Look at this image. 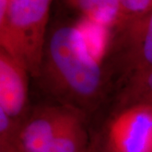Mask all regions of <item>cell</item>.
<instances>
[{
  "mask_svg": "<svg viewBox=\"0 0 152 152\" xmlns=\"http://www.w3.org/2000/svg\"><path fill=\"white\" fill-rule=\"evenodd\" d=\"M119 3L124 20L141 15L152 10V0H119Z\"/></svg>",
  "mask_w": 152,
  "mask_h": 152,
  "instance_id": "cell-10",
  "label": "cell"
},
{
  "mask_svg": "<svg viewBox=\"0 0 152 152\" xmlns=\"http://www.w3.org/2000/svg\"><path fill=\"white\" fill-rule=\"evenodd\" d=\"M88 137L81 115L49 143L43 152H86Z\"/></svg>",
  "mask_w": 152,
  "mask_h": 152,
  "instance_id": "cell-8",
  "label": "cell"
},
{
  "mask_svg": "<svg viewBox=\"0 0 152 152\" xmlns=\"http://www.w3.org/2000/svg\"><path fill=\"white\" fill-rule=\"evenodd\" d=\"M80 116L74 107H45L20 124L15 145L19 152H43L66 126Z\"/></svg>",
  "mask_w": 152,
  "mask_h": 152,
  "instance_id": "cell-4",
  "label": "cell"
},
{
  "mask_svg": "<svg viewBox=\"0 0 152 152\" xmlns=\"http://www.w3.org/2000/svg\"><path fill=\"white\" fill-rule=\"evenodd\" d=\"M150 106H151V107H152V103H151V105H150Z\"/></svg>",
  "mask_w": 152,
  "mask_h": 152,
  "instance_id": "cell-12",
  "label": "cell"
},
{
  "mask_svg": "<svg viewBox=\"0 0 152 152\" xmlns=\"http://www.w3.org/2000/svg\"><path fill=\"white\" fill-rule=\"evenodd\" d=\"M28 71L0 49V109L19 122L28 102Z\"/></svg>",
  "mask_w": 152,
  "mask_h": 152,
  "instance_id": "cell-6",
  "label": "cell"
},
{
  "mask_svg": "<svg viewBox=\"0 0 152 152\" xmlns=\"http://www.w3.org/2000/svg\"><path fill=\"white\" fill-rule=\"evenodd\" d=\"M115 27L132 73L151 69L152 10L139 16L127 18Z\"/></svg>",
  "mask_w": 152,
  "mask_h": 152,
  "instance_id": "cell-5",
  "label": "cell"
},
{
  "mask_svg": "<svg viewBox=\"0 0 152 152\" xmlns=\"http://www.w3.org/2000/svg\"><path fill=\"white\" fill-rule=\"evenodd\" d=\"M108 152H152V107L134 104L118 115L108 131Z\"/></svg>",
  "mask_w": 152,
  "mask_h": 152,
  "instance_id": "cell-3",
  "label": "cell"
},
{
  "mask_svg": "<svg viewBox=\"0 0 152 152\" xmlns=\"http://www.w3.org/2000/svg\"><path fill=\"white\" fill-rule=\"evenodd\" d=\"M0 152H19L15 145L10 142L0 141Z\"/></svg>",
  "mask_w": 152,
  "mask_h": 152,
  "instance_id": "cell-11",
  "label": "cell"
},
{
  "mask_svg": "<svg viewBox=\"0 0 152 152\" xmlns=\"http://www.w3.org/2000/svg\"><path fill=\"white\" fill-rule=\"evenodd\" d=\"M99 60L80 23L55 30L49 38L43 63L55 91L71 103L85 107L94 102L102 91V72Z\"/></svg>",
  "mask_w": 152,
  "mask_h": 152,
  "instance_id": "cell-1",
  "label": "cell"
},
{
  "mask_svg": "<svg viewBox=\"0 0 152 152\" xmlns=\"http://www.w3.org/2000/svg\"><path fill=\"white\" fill-rule=\"evenodd\" d=\"M85 20L108 29L124 20L119 0H66Z\"/></svg>",
  "mask_w": 152,
  "mask_h": 152,
  "instance_id": "cell-7",
  "label": "cell"
},
{
  "mask_svg": "<svg viewBox=\"0 0 152 152\" xmlns=\"http://www.w3.org/2000/svg\"><path fill=\"white\" fill-rule=\"evenodd\" d=\"M127 97L134 104L152 103V68L132 75Z\"/></svg>",
  "mask_w": 152,
  "mask_h": 152,
  "instance_id": "cell-9",
  "label": "cell"
},
{
  "mask_svg": "<svg viewBox=\"0 0 152 152\" xmlns=\"http://www.w3.org/2000/svg\"><path fill=\"white\" fill-rule=\"evenodd\" d=\"M52 0H0L1 48L40 75Z\"/></svg>",
  "mask_w": 152,
  "mask_h": 152,
  "instance_id": "cell-2",
  "label": "cell"
},
{
  "mask_svg": "<svg viewBox=\"0 0 152 152\" xmlns=\"http://www.w3.org/2000/svg\"><path fill=\"white\" fill-rule=\"evenodd\" d=\"M105 152H108V151H105Z\"/></svg>",
  "mask_w": 152,
  "mask_h": 152,
  "instance_id": "cell-13",
  "label": "cell"
}]
</instances>
